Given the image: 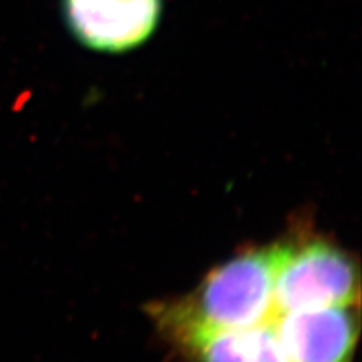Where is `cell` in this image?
Returning a JSON list of instances; mask_svg holds the SVG:
<instances>
[{
    "instance_id": "5b68a950",
    "label": "cell",
    "mask_w": 362,
    "mask_h": 362,
    "mask_svg": "<svg viewBox=\"0 0 362 362\" xmlns=\"http://www.w3.org/2000/svg\"><path fill=\"white\" fill-rule=\"evenodd\" d=\"M160 322L197 362H288L274 320L240 329H213L180 320Z\"/></svg>"
},
{
    "instance_id": "7a4b0ae2",
    "label": "cell",
    "mask_w": 362,
    "mask_h": 362,
    "mask_svg": "<svg viewBox=\"0 0 362 362\" xmlns=\"http://www.w3.org/2000/svg\"><path fill=\"white\" fill-rule=\"evenodd\" d=\"M358 296V270L346 252L326 242L284 245L274 284L275 314L350 307Z\"/></svg>"
},
{
    "instance_id": "3957f363",
    "label": "cell",
    "mask_w": 362,
    "mask_h": 362,
    "mask_svg": "<svg viewBox=\"0 0 362 362\" xmlns=\"http://www.w3.org/2000/svg\"><path fill=\"white\" fill-rule=\"evenodd\" d=\"M162 8L163 0H62L73 37L105 53L138 49L156 32Z\"/></svg>"
},
{
    "instance_id": "6da1fadb",
    "label": "cell",
    "mask_w": 362,
    "mask_h": 362,
    "mask_svg": "<svg viewBox=\"0 0 362 362\" xmlns=\"http://www.w3.org/2000/svg\"><path fill=\"white\" fill-rule=\"evenodd\" d=\"M284 245L242 254L214 269L194 302L158 311L160 320L190 322L213 329H240L275 319L274 284Z\"/></svg>"
},
{
    "instance_id": "277c9868",
    "label": "cell",
    "mask_w": 362,
    "mask_h": 362,
    "mask_svg": "<svg viewBox=\"0 0 362 362\" xmlns=\"http://www.w3.org/2000/svg\"><path fill=\"white\" fill-rule=\"evenodd\" d=\"M274 326L288 362H350L358 322L350 307L278 314Z\"/></svg>"
}]
</instances>
